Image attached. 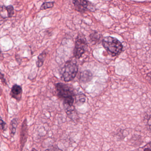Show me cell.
<instances>
[{
    "label": "cell",
    "mask_w": 151,
    "mask_h": 151,
    "mask_svg": "<svg viewBox=\"0 0 151 151\" xmlns=\"http://www.w3.org/2000/svg\"><path fill=\"white\" fill-rule=\"evenodd\" d=\"M55 87L58 96L63 100L65 111L75 108L73 104L76 95L72 87L63 83H56Z\"/></svg>",
    "instance_id": "cell-1"
},
{
    "label": "cell",
    "mask_w": 151,
    "mask_h": 151,
    "mask_svg": "<svg viewBox=\"0 0 151 151\" xmlns=\"http://www.w3.org/2000/svg\"><path fill=\"white\" fill-rule=\"evenodd\" d=\"M102 45L111 56L119 55L123 50V45L118 39L111 36H106L103 39Z\"/></svg>",
    "instance_id": "cell-2"
},
{
    "label": "cell",
    "mask_w": 151,
    "mask_h": 151,
    "mask_svg": "<svg viewBox=\"0 0 151 151\" xmlns=\"http://www.w3.org/2000/svg\"><path fill=\"white\" fill-rule=\"evenodd\" d=\"M78 72V67L76 63L73 61H69L66 62L62 69L60 75L63 81L68 82L75 78Z\"/></svg>",
    "instance_id": "cell-3"
},
{
    "label": "cell",
    "mask_w": 151,
    "mask_h": 151,
    "mask_svg": "<svg viewBox=\"0 0 151 151\" xmlns=\"http://www.w3.org/2000/svg\"><path fill=\"white\" fill-rule=\"evenodd\" d=\"M88 45L85 36L82 35H79L76 39L75 47L73 55L76 59H80L83 55L86 52Z\"/></svg>",
    "instance_id": "cell-4"
},
{
    "label": "cell",
    "mask_w": 151,
    "mask_h": 151,
    "mask_svg": "<svg viewBox=\"0 0 151 151\" xmlns=\"http://www.w3.org/2000/svg\"><path fill=\"white\" fill-rule=\"evenodd\" d=\"M20 136V145L21 148L23 149L25 144L26 142L28 136V129L26 119H25L22 123Z\"/></svg>",
    "instance_id": "cell-5"
},
{
    "label": "cell",
    "mask_w": 151,
    "mask_h": 151,
    "mask_svg": "<svg viewBox=\"0 0 151 151\" xmlns=\"http://www.w3.org/2000/svg\"><path fill=\"white\" fill-rule=\"evenodd\" d=\"M73 3L76 10L84 12L88 9L89 3L87 0H73Z\"/></svg>",
    "instance_id": "cell-6"
},
{
    "label": "cell",
    "mask_w": 151,
    "mask_h": 151,
    "mask_svg": "<svg viewBox=\"0 0 151 151\" xmlns=\"http://www.w3.org/2000/svg\"><path fill=\"white\" fill-rule=\"evenodd\" d=\"M22 92L23 90L21 86L17 84H14L12 88L10 95L12 97L19 101L21 99Z\"/></svg>",
    "instance_id": "cell-7"
},
{
    "label": "cell",
    "mask_w": 151,
    "mask_h": 151,
    "mask_svg": "<svg viewBox=\"0 0 151 151\" xmlns=\"http://www.w3.org/2000/svg\"><path fill=\"white\" fill-rule=\"evenodd\" d=\"M93 78V75L89 70H84L81 73L80 80L83 83L89 82Z\"/></svg>",
    "instance_id": "cell-8"
},
{
    "label": "cell",
    "mask_w": 151,
    "mask_h": 151,
    "mask_svg": "<svg viewBox=\"0 0 151 151\" xmlns=\"http://www.w3.org/2000/svg\"><path fill=\"white\" fill-rule=\"evenodd\" d=\"M47 54L46 50H44L42 53H41L38 57L36 64V65L38 68H40L43 65L46 55H47Z\"/></svg>",
    "instance_id": "cell-9"
},
{
    "label": "cell",
    "mask_w": 151,
    "mask_h": 151,
    "mask_svg": "<svg viewBox=\"0 0 151 151\" xmlns=\"http://www.w3.org/2000/svg\"><path fill=\"white\" fill-rule=\"evenodd\" d=\"M17 125V119H13L11 122L10 129L11 130V135L12 137L14 136L16 133Z\"/></svg>",
    "instance_id": "cell-10"
},
{
    "label": "cell",
    "mask_w": 151,
    "mask_h": 151,
    "mask_svg": "<svg viewBox=\"0 0 151 151\" xmlns=\"http://www.w3.org/2000/svg\"><path fill=\"white\" fill-rule=\"evenodd\" d=\"M90 38L93 42L96 43L100 40V35L97 33H94L90 35Z\"/></svg>",
    "instance_id": "cell-11"
},
{
    "label": "cell",
    "mask_w": 151,
    "mask_h": 151,
    "mask_svg": "<svg viewBox=\"0 0 151 151\" xmlns=\"http://www.w3.org/2000/svg\"><path fill=\"white\" fill-rule=\"evenodd\" d=\"M54 2H45L42 5L41 7V10H45L47 9H50L52 8L54 6Z\"/></svg>",
    "instance_id": "cell-12"
},
{
    "label": "cell",
    "mask_w": 151,
    "mask_h": 151,
    "mask_svg": "<svg viewBox=\"0 0 151 151\" xmlns=\"http://www.w3.org/2000/svg\"><path fill=\"white\" fill-rule=\"evenodd\" d=\"M7 12H8V18H11L13 17L14 14V8L12 5H10L6 6Z\"/></svg>",
    "instance_id": "cell-13"
},
{
    "label": "cell",
    "mask_w": 151,
    "mask_h": 151,
    "mask_svg": "<svg viewBox=\"0 0 151 151\" xmlns=\"http://www.w3.org/2000/svg\"><path fill=\"white\" fill-rule=\"evenodd\" d=\"M85 102V96L83 95V94H82L81 95H80L78 97V98L77 99V104H83Z\"/></svg>",
    "instance_id": "cell-14"
},
{
    "label": "cell",
    "mask_w": 151,
    "mask_h": 151,
    "mask_svg": "<svg viewBox=\"0 0 151 151\" xmlns=\"http://www.w3.org/2000/svg\"><path fill=\"white\" fill-rule=\"evenodd\" d=\"M7 124L0 117V129L3 131H5L7 129Z\"/></svg>",
    "instance_id": "cell-15"
},
{
    "label": "cell",
    "mask_w": 151,
    "mask_h": 151,
    "mask_svg": "<svg viewBox=\"0 0 151 151\" xmlns=\"http://www.w3.org/2000/svg\"><path fill=\"white\" fill-rule=\"evenodd\" d=\"M45 151H63V150L58 148L56 145L51 146L49 149H47Z\"/></svg>",
    "instance_id": "cell-16"
},
{
    "label": "cell",
    "mask_w": 151,
    "mask_h": 151,
    "mask_svg": "<svg viewBox=\"0 0 151 151\" xmlns=\"http://www.w3.org/2000/svg\"><path fill=\"white\" fill-rule=\"evenodd\" d=\"M143 149L144 151H151V142L147 143Z\"/></svg>",
    "instance_id": "cell-17"
},
{
    "label": "cell",
    "mask_w": 151,
    "mask_h": 151,
    "mask_svg": "<svg viewBox=\"0 0 151 151\" xmlns=\"http://www.w3.org/2000/svg\"><path fill=\"white\" fill-rule=\"evenodd\" d=\"M0 79H1L2 82L4 84H5V85L7 84L6 80H5V79L4 77V75L3 74H2V73H1V72H0Z\"/></svg>",
    "instance_id": "cell-18"
},
{
    "label": "cell",
    "mask_w": 151,
    "mask_h": 151,
    "mask_svg": "<svg viewBox=\"0 0 151 151\" xmlns=\"http://www.w3.org/2000/svg\"><path fill=\"white\" fill-rule=\"evenodd\" d=\"M146 80L151 85V72L147 73L146 76Z\"/></svg>",
    "instance_id": "cell-19"
},
{
    "label": "cell",
    "mask_w": 151,
    "mask_h": 151,
    "mask_svg": "<svg viewBox=\"0 0 151 151\" xmlns=\"http://www.w3.org/2000/svg\"><path fill=\"white\" fill-rule=\"evenodd\" d=\"M147 124H148V127H149V129L151 133V116L149 117V119L147 122Z\"/></svg>",
    "instance_id": "cell-20"
},
{
    "label": "cell",
    "mask_w": 151,
    "mask_h": 151,
    "mask_svg": "<svg viewBox=\"0 0 151 151\" xmlns=\"http://www.w3.org/2000/svg\"><path fill=\"white\" fill-rule=\"evenodd\" d=\"M6 21V19L3 18L1 16H0V25H1L3 24L5 21Z\"/></svg>",
    "instance_id": "cell-21"
},
{
    "label": "cell",
    "mask_w": 151,
    "mask_h": 151,
    "mask_svg": "<svg viewBox=\"0 0 151 151\" xmlns=\"http://www.w3.org/2000/svg\"><path fill=\"white\" fill-rule=\"evenodd\" d=\"M32 151H37L35 149H33Z\"/></svg>",
    "instance_id": "cell-22"
},
{
    "label": "cell",
    "mask_w": 151,
    "mask_h": 151,
    "mask_svg": "<svg viewBox=\"0 0 151 151\" xmlns=\"http://www.w3.org/2000/svg\"><path fill=\"white\" fill-rule=\"evenodd\" d=\"M1 48H0V56H1Z\"/></svg>",
    "instance_id": "cell-23"
},
{
    "label": "cell",
    "mask_w": 151,
    "mask_h": 151,
    "mask_svg": "<svg viewBox=\"0 0 151 151\" xmlns=\"http://www.w3.org/2000/svg\"></svg>",
    "instance_id": "cell-24"
}]
</instances>
